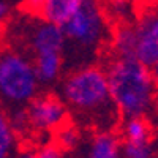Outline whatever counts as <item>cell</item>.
<instances>
[{
	"label": "cell",
	"instance_id": "5b68a950",
	"mask_svg": "<svg viewBox=\"0 0 158 158\" xmlns=\"http://www.w3.org/2000/svg\"><path fill=\"white\" fill-rule=\"evenodd\" d=\"M27 123L40 133H52L68 122L67 106L54 95L33 97L25 111Z\"/></svg>",
	"mask_w": 158,
	"mask_h": 158
},
{
	"label": "cell",
	"instance_id": "277c9868",
	"mask_svg": "<svg viewBox=\"0 0 158 158\" xmlns=\"http://www.w3.org/2000/svg\"><path fill=\"white\" fill-rule=\"evenodd\" d=\"M65 40L82 49H95L108 35V24L100 0H82L73 16L62 25Z\"/></svg>",
	"mask_w": 158,
	"mask_h": 158
},
{
	"label": "cell",
	"instance_id": "4fadbf2b",
	"mask_svg": "<svg viewBox=\"0 0 158 158\" xmlns=\"http://www.w3.org/2000/svg\"><path fill=\"white\" fill-rule=\"evenodd\" d=\"M16 155V131L10 117L0 111V158H13Z\"/></svg>",
	"mask_w": 158,
	"mask_h": 158
},
{
	"label": "cell",
	"instance_id": "8992f818",
	"mask_svg": "<svg viewBox=\"0 0 158 158\" xmlns=\"http://www.w3.org/2000/svg\"><path fill=\"white\" fill-rule=\"evenodd\" d=\"M136 59L146 67L158 60V8H150L139 15L135 24Z\"/></svg>",
	"mask_w": 158,
	"mask_h": 158
},
{
	"label": "cell",
	"instance_id": "5bb4252c",
	"mask_svg": "<svg viewBox=\"0 0 158 158\" xmlns=\"http://www.w3.org/2000/svg\"><path fill=\"white\" fill-rule=\"evenodd\" d=\"M54 133H56V144L62 150H65V149H67V150L68 149H74L77 146L79 139H81L77 128L74 125L68 123V122L63 123L60 128H57Z\"/></svg>",
	"mask_w": 158,
	"mask_h": 158
},
{
	"label": "cell",
	"instance_id": "9a60e30c",
	"mask_svg": "<svg viewBox=\"0 0 158 158\" xmlns=\"http://www.w3.org/2000/svg\"><path fill=\"white\" fill-rule=\"evenodd\" d=\"M123 158H153V141L150 142H125L122 144Z\"/></svg>",
	"mask_w": 158,
	"mask_h": 158
},
{
	"label": "cell",
	"instance_id": "44dd1931",
	"mask_svg": "<svg viewBox=\"0 0 158 158\" xmlns=\"http://www.w3.org/2000/svg\"><path fill=\"white\" fill-rule=\"evenodd\" d=\"M109 3H120V2H130V0H106Z\"/></svg>",
	"mask_w": 158,
	"mask_h": 158
},
{
	"label": "cell",
	"instance_id": "6da1fadb",
	"mask_svg": "<svg viewBox=\"0 0 158 158\" xmlns=\"http://www.w3.org/2000/svg\"><path fill=\"white\" fill-rule=\"evenodd\" d=\"M111 98L118 114L146 117L155 104L156 84L150 68L138 59H114L106 70Z\"/></svg>",
	"mask_w": 158,
	"mask_h": 158
},
{
	"label": "cell",
	"instance_id": "ac0fdd59",
	"mask_svg": "<svg viewBox=\"0 0 158 158\" xmlns=\"http://www.w3.org/2000/svg\"><path fill=\"white\" fill-rule=\"evenodd\" d=\"M13 158H35V152H33V150H29V149H25V150L18 152Z\"/></svg>",
	"mask_w": 158,
	"mask_h": 158
},
{
	"label": "cell",
	"instance_id": "ffe728a7",
	"mask_svg": "<svg viewBox=\"0 0 158 158\" xmlns=\"http://www.w3.org/2000/svg\"><path fill=\"white\" fill-rule=\"evenodd\" d=\"M5 15H6V6H5V3H2V2H0V22L3 21Z\"/></svg>",
	"mask_w": 158,
	"mask_h": 158
},
{
	"label": "cell",
	"instance_id": "9c48e42d",
	"mask_svg": "<svg viewBox=\"0 0 158 158\" xmlns=\"http://www.w3.org/2000/svg\"><path fill=\"white\" fill-rule=\"evenodd\" d=\"M87 158H123L120 138L111 130L97 133L89 146Z\"/></svg>",
	"mask_w": 158,
	"mask_h": 158
},
{
	"label": "cell",
	"instance_id": "8fae6325",
	"mask_svg": "<svg viewBox=\"0 0 158 158\" xmlns=\"http://www.w3.org/2000/svg\"><path fill=\"white\" fill-rule=\"evenodd\" d=\"M122 136L125 142H150L153 141V127L146 117H127Z\"/></svg>",
	"mask_w": 158,
	"mask_h": 158
},
{
	"label": "cell",
	"instance_id": "7c38bea8",
	"mask_svg": "<svg viewBox=\"0 0 158 158\" xmlns=\"http://www.w3.org/2000/svg\"><path fill=\"white\" fill-rule=\"evenodd\" d=\"M35 73L38 81L51 82L59 76L62 68V52H46L35 56Z\"/></svg>",
	"mask_w": 158,
	"mask_h": 158
},
{
	"label": "cell",
	"instance_id": "3957f363",
	"mask_svg": "<svg viewBox=\"0 0 158 158\" xmlns=\"http://www.w3.org/2000/svg\"><path fill=\"white\" fill-rule=\"evenodd\" d=\"M38 87L33 63L15 51L0 54V95L6 101L22 104L30 101Z\"/></svg>",
	"mask_w": 158,
	"mask_h": 158
},
{
	"label": "cell",
	"instance_id": "7402d4cb",
	"mask_svg": "<svg viewBox=\"0 0 158 158\" xmlns=\"http://www.w3.org/2000/svg\"><path fill=\"white\" fill-rule=\"evenodd\" d=\"M153 136H155L156 141H158V123H156V127H155V130H153Z\"/></svg>",
	"mask_w": 158,
	"mask_h": 158
},
{
	"label": "cell",
	"instance_id": "30bf717a",
	"mask_svg": "<svg viewBox=\"0 0 158 158\" xmlns=\"http://www.w3.org/2000/svg\"><path fill=\"white\" fill-rule=\"evenodd\" d=\"M111 41L117 59H136V30L133 24H118L112 32Z\"/></svg>",
	"mask_w": 158,
	"mask_h": 158
},
{
	"label": "cell",
	"instance_id": "52a82bcc",
	"mask_svg": "<svg viewBox=\"0 0 158 158\" xmlns=\"http://www.w3.org/2000/svg\"><path fill=\"white\" fill-rule=\"evenodd\" d=\"M27 38L35 56L46 54V52H62L65 46V35L62 27L43 19L32 25Z\"/></svg>",
	"mask_w": 158,
	"mask_h": 158
},
{
	"label": "cell",
	"instance_id": "7a4b0ae2",
	"mask_svg": "<svg viewBox=\"0 0 158 158\" xmlns=\"http://www.w3.org/2000/svg\"><path fill=\"white\" fill-rule=\"evenodd\" d=\"M63 97L73 109L94 118L101 127L114 125L118 111L111 98L106 70L84 67L73 71L65 79Z\"/></svg>",
	"mask_w": 158,
	"mask_h": 158
},
{
	"label": "cell",
	"instance_id": "d6986e66",
	"mask_svg": "<svg viewBox=\"0 0 158 158\" xmlns=\"http://www.w3.org/2000/svg\"><path fill=\"white\" fill-rule=\"evenodd\" d=\"M150 73H152V77H153V81H155V84L158 87V60L150 67Z\"/></svg>",
	"mask_w": 158,
	"mask_h": 158
},
{
	"label": "cell",
	"instance_id": "2e32d148",
	"mask_svg": "<svg viewBox=\"0 0 158 158\" xmlns=\"http://www.w3.org/2000/svg\"><path fill=\"white\" fill-rule=\"evenodd\" d=\"M35 158H63V150L56 142H49L35 152Z\"/></svg>",
	"mask_w": 158,
	"mask_h": 158
},
{
	"label": "cell",
	"instance_id": "e0dca14e",
	"mask_svg": "<svg viewBox=\"0 0 158 158\" xmlns=\"http://www.w3.org/2000/svg\"><path fill=\"white\" fill-rule=\"evenodd\" d=\"M43 2L44 0H25L24 5H22V10L25 13H29V15H35L36 16L40 8H41V5H43Z\"/></svg>",
	"mask_w": 158,
	"mask_h": 158
},
{
	"label": "cell",
	"instance_id": "ba28073f",
	"mask_svg": "<svg viewBox=\"0 0 158 158\" xmlns=\"http://www.w3.org/2000/svg\"><path fill=\"white\" fill-rule=\"evenodd\" d=\"M81 3L82 0H44L36 16L46 22L62 27L81 6Z\"/></svg>",
	"mask_w": 158,
	"mask_h": 158
}]
</instances>
